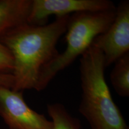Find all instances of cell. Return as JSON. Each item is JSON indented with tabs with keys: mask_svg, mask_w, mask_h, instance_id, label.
I'll return each instance as SVG.
<instances>
[{
	"mask_svg": "<svg viewBox=\"0 0 129 129\" xmlns=\"http://www.w3.org/2000/svg\"><path fill=\"white\" fill-rule=\"evenodd\" d=\"M115 9V4L109 0H32L27 23L32 25H44L51 15L61 17L78 12Z\"/></svg>",
	"mask_w": 129,
	"mask_h": 129,
	"instance_id": "6",
	"label": "cell"
},
{
	"mask_svg": "<svg viewBox=\"0 0 129 129\" xmlns=\"http://www.w3.org/2000/svg\"><path fill=\"white\" fill-rule=\"evenodd\" d=\"M69 17L70 15L56 17L44 25L25 23L0 37L13 57V90L34 89L42 69L59 54L56 46L66 33Z\"/></svg>",
	"mask_w": 129,
	"mask_h": 129,
	"instance_id": "1",
	"label": "cell"
},
{
	"mask_svg": "<svg viewBox=\"0 0 129 129\" xmlns=\"http://www.w3.org/2000/svg\"><path fill=\"white\" fill-rule=\"evenodd\" d=\"M110 75L113 87L119 96H129V52L114 63Z\"/></svg>",
	"mask_w": 129,
	"mask_h": 129,
	"instance_id": "8",
	"label": "cell"
},
{
	"mask_svg": "<svg viewBox=\"0 0 129 129\" xmlns=\"http://www.w3.org/2000/svg\"><path fill=\"white\" fill-rule=\"evenodd\" d=\"M47 112L53 124V129H82L80 120L69 113L63 105H47Z\"/></svg>",
	"mask_w": 129,
	"mask_h": 129,
	"instance_id": "9",
	"label": "cell"
},
{
	"mask_svg": "<svg viewBox=\"0 0 129 129\" xmlns=\"http://www.w3.org/2000/svg\"><path fill=\"white\" fill-rule=\"evenodd\" d=\"M116 9L101 12H82L70 16L66 31L67 47L63 52L43 68L34 89L44 90L59 72L70 66L92 44L93 40L112 23Z\"/></svg>",
	"mask_w": 129,
	"mask_h": 129,
	"instance_id": "3",
	"label": "cell"
},
{
	"mask_svg": "<svg viewBox=\"0 0 129 129\" xmlns=\"http://www.w3.org/2000/svg\"><path fill=\"white\" fill-rule=\"evenodd\" d=\"M14 85V77L10 74H0V86L13 88Z\"/></svg>",
	"mask_w": 129,
	"mask_h": 129,
	"instance_id": "11",
	"label": "cell"
},
{
	"mask_svg": "<svg viewBox=\"0 0 129 129\" xmlns=\"http://www.w3.org/2000/svg\"><path fill=\"white\" fill-rule=\"evenodd\" d=\"M14 60L10 51L0 41V74H12Z\"/></svg>",
	"mask_w": 129,
	"mask_h": 129,
	"instance_id": "10",
	"label": "cell"
},
{
	"mask_svg": "<svg viewBox=\"0 0 129 129\" xmlns=\"http://www.w3.org/2000/svg\"><path fill=\"white\" fill-rule=\"evenodd\" d=\"M32 0H0V37L27 23Z\"/></svg>",
	"mask_w": 129,
	"mask_h": 129,
	"instance_id": "7",
	"label": "cell"
},
{
	"mask_svg": "<svg viewBox=\"0 0 129 129\" xmlns=\"http://www.w3.org/2000/svg\"><path fill=\"white\" fill-rule=\"evenodd\" d=\"M127 129H129V128H127Z\"/></svg>",
	"mask_w": 129,
	"mask_h": 129,
	"instance_id": "12",
	"label": "cell"
},
{
	"mask_svg": "<svg viewBox=\"0 0 129 129\" xmlns=\"http://www.w3.org/2000/svg\"><path fill=\"white\" fill-rule=\"evenodd\" d=\"M0 116L9 129H53L52 121L30 108L23 91L0 86Z\"/></svg>",
	"mask_w": 129,
	"mask_h": 129,
	"instance_id": "4",
	"label": "cell"
},
{
	"mask_svg": "<svg viewBox=\"0 0 129 129\" xmlns=\"http://www.w3.org/2000/svg\"><path fill=\"white\" fill-rule=\"evenodd\" d=\"M80 114L91 129H127L121 112L112 99L105 78L103 53L90 46L81 56Z\"/></svg>",
	"mask_w": 129,
	"mask_h": 129,
	"instance_id": "2",
	"label": "cell"
},
{
	"mask_svg": "<svg viewBox=\"0 0 129 129\" xmlns=\"http://www.w3.org/2000/svg\"><path fill=\"white\" fill-rule=\"evenodd\" d=\"M91 46L103 53L105 68L129 52L128 0L119 3L112 23L105 31L93 40Z\"/></svg>",
	"mask_w": 129,
	"mask_h": 129,
	"instance_id": "5",
	"label": "cell"
}]
</instances>
